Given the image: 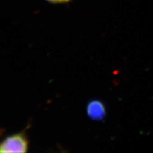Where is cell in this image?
<instances>
[{"mask_svg":"<svg viewBox=\"0 0 153 153\" xmlns=\"http://www.w3.org/2000/svg\"><path fill=\"white\" fill-rule=\"evenodd\" d=\"M1 133H2V132H1V130H0V135H1Z\"/></svg>","mask_w":153,"mask_h":153,"instance_id":"cell-4","label":"cell"},{"mask_svg":"<svg viewBox=\"0 0 153 153\" xmlns=\"http://www.w3.org/2000/svg\"><path fill=\"white\" fill-rule=\"evenodd\" d=\"M30 148L27 137L25 133L9 135L0 141V152H27Z\"/></svg>","mask_w":153,"mask_h":153,"instance_id":"cell-1","label":"cell"},{"mask_svg":"<svg viewBox=\"0 0 153 153\" xmlns=\"http://www.w3.org/2000/svg\"><path fill=\"white\" fill-rule=\"evenodd\" d=\"M47 1L52 3H63L68 2L70 0H47Z\"/></svg>","mask_w":153,"mask_h":153,"instance_id":"cell-3","label":"cell"},{"mask_svg":"<svg viewBox=\"0 0 153 153\" xmlns=\"http://www.w3.org/2000/svg\"><path fill=\"white\" fill-rule=\"evenodd\" d=\"M87 114L93 120L99 121L105 117L106 114L103 103L99 100H93L87 105Z\"/></svg>","mask_w":153,"mask_h":153,"instance_id":"cell-2","label":"cell"}]
</instances>
